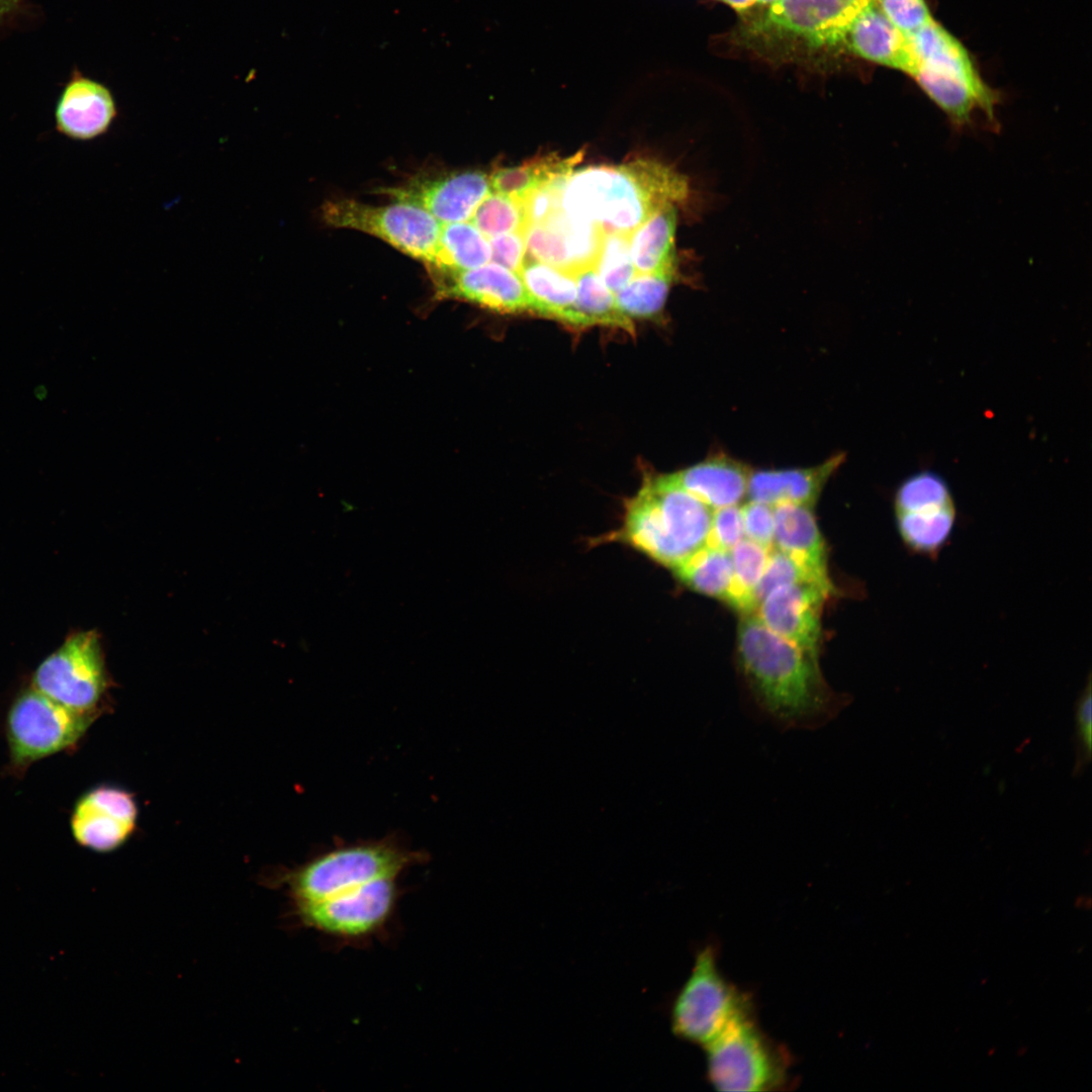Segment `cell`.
Returning a JSON list of instances; mask_svg holds the SVG:
<instances>
[{
    "label": "cell",
    "instance_id": "22",
    "mask_svg": "<svg viewBox=\"0 0 1092 1092\" xmlns=\"http://www.w3.org/2000/svg\"><path fill=\"white\" fill-rule=\"evenodd\" d=\"M774 547L814 573L829 577L823 537L813 508L797 504L774 506Z\"/></svg>",
    "mask_w": 1092,
    "mask_h": 1092
},
{
    "label": "cell",
    "instance_id": "18",
    "mask_svg": "<svg viewBox=\"0 0 1092 1092\" xmlns=\"http://www.w3.org/2000/svg\"><path fill=\"white\" fill-rule=\"evenodd\" d=\"M117 114L110 89L75 68L56 104V130L70 140L91 141L105 134Z\"/></svg>",
    "mask_w": 1092,
    "mask_h": 1092
},
{
    "label": "cell",
    "instance_id": "25",
    "mask_svg": "<svg viewBox=\"0 0 1092 1092\" xmlns=\"http://www.w3.org/2000/svg\"><path fill=\"white\" fill-rule=\"evenodd\" d=\"M582 156L580 152L567 158L549 154L519 166L500 168L489 177L490 189L522 200L534 190L569 175Z\"/></svg>",
    "mask_w": 1092,
    "mask_h": 1092
},
{
    "label": "cell",
    "instance_id": "24",
    "mask_svg": "<svg viewBox=\"0 0 1092 1092\" xmlns=\"http://www.w3.org/2000/svg\"><path fill=\"white\" fill-rule=\"evenodd\" d=\"M519 274L531 300V312L573 326V274L528 257Z\"/></svg>",
    "mask_w": 1092,
    "mask_h": 1092
},
{
    "label": "cell",
    "instance_id": "19",
    "mask_svg": "<svg viewBox=\"0 0 1092 1092\" xmlns=\"http://www.w3.org/2000/svg\"><path fill=\"white\" fill-rule=\"evenodd\" d=\"M844 43L868 61L911 77L916 71L917 60L908 37L883 14L876 2L856 17Z\"/></svg>",
    "mask_w": 1092,
    "mask_h": 1092
},
{
    "label": "cell",
    "instance_id": "1",
    "mask_svg": "<svg viewBox=\"0 0 1092 1092\" xmlns=\"http://www.w3.org/2000/svg\"><path fill=\"white\" fill-rule=\"evenodd\" d=\"M739 663L758 705L786 728H814L831 720L840 700L825 684L817 656L745 614L737 630Z\"/></svg>",
    "mask_w": 1092,
    "mask_h": 1092
},
{
    "label": "cell",
    "instance_id": "43",
    "mask_svg": "<svg viewBox=\"0 0 1092 1092\" xmlns=\"http://www.w3.org/2000/svg\"><path fill=\"white\" fill-rule=\"evenodd\" d=\"M776 1L777 0H755L756 3L758 2V3H762V4H769V5L771 3H774V2H776Z\"/></svg>",
    "mask_w": 1092,
    "mask_h": 1092
},
{
    "label": "cell",
    "instance_id": "27",
    "mask_svg": "<svg viewBox=\"0 0 1092 1092\" xmlns=\"http://www.w3.org/2000/svg\"><path fill=\"white\" fill-rule=\"evenodd\" d=\"M491 259L489 240L472 222L442 223L435 261L429 269L468 270Z\"/></svg>",
    "mask_w": 1092,
    "mask_h": 1092
},
{
    "label": "cell",
    "instance_id": "10",
    "mask_svg": "<svg viewBox=\"0 0 1092 1092\" xmlns=\"http://www.w3.org/2000/svg\"><path fill=\"white\" fill-rule=\"evenodd\" d=\"M400 891L396 878H387L326 899L293 905L303 926L345 942L378 936L391 920Z\"/></svg>",
    "mask_w": 1092,
    "mask_h": 1092
},
{
    "label": "cell",
    "instance_id": "30",
    "mask_svg": "<svg viewBox=\"0 0 1092 1092\" xmlns=\"http://www.w3.org/2000/svg\"><path fill=\"white\" fill-rule=\"evenodd\" d=\"M676 273H638L615 293L620 311L628 318H649L663 308Z\"/></svg>",
    "mask_w": 1092,
    "mask_h": 1092
},
{
    "label": "cell",
    "instance_id": "4",
    "mask_svg": "<svg viewBox=\"0 0 1092 1092\" xmlns=\"http://www.w3.org/2000/svg\"><path fill=\"white\" fill-rule=\"evenodd\" d=\"M907 37L917 60L912 78L954 126L971 124L977 112L995 119L996 93L951 33L933 19Z\"/></svg>",
    "mask_w": 1092,
    "mask_h": 1092
},
{
    "label": "cell",
    "instance_id": "40",
    "mask_svg": "<svg viewBox=\"0 0 1092 1092\" xmlns=\"http://www.w3.org/2000/svg\"><path fill=\"white\" fill-rule=\"evenodd\" d=\"M491 261L511 271L520 273L526 260V243L523 231L511 232L489 238Z\"/></svg>",
    "mask_w": 1092,
    "mask_h": 1092
},
{
    "label": "cell",
    "instance_id": "11",
    "mask_svg": "<svg viewBox=\"0 0 1092 1092\" xmlns=\"http://www.w3.org/2000/svg\"><path fill=\"white\" fill-rule=\"evenodd\" d=\"M749 1010L744 996L721 975L711 946L696 957L692 973L671 1009L675 1035L706 1045L738 1015Z\"/></svg>",
    "mask_w": 1092,
    "mask_h": 1092
},
{
    "label": "cell",
    "instance_id": "38",
    "mask_svg": "<svg viewBox=\"0 0 1092 1092\" xmlns=\"http://www.w3.org/2000/svg\"><path fill=\"white\" fill-rule=\"evenodd\" d=\"M745 538L770 550L774 547L775 517L769 505L749 500L741 506Z\"/></svg>",
    "mask_w": 1092,
    "mask_h": 1092
},
{
    "label": "cell",
    "instance_id": "9",
    "mask_svg": "<svg viewBox=\"0 0 1092 1092\" xmlns=\"http://www.w3.org/2000/svg\"><path fill=\"white\" fill-rule=\"evenodd\" d=\"M322 217L335 228L360 231L377 237L403 254L434 263L442 223L425 209L407 202L370 205L352 199L326 202Z\"/></svg>",
    "mask_w": 1092,
    "mask_h": 1092
},
{
    "label": "cell",
    "instance_id": "7",
    "mask_svg": "<svg viewBox=\"0 0 1092 1092\" xmlns=\"http://www.w3.org/2000/svg\"><path fill=\"white\" fill-rule=\"evenodd\" d=\"M705 1046L709 1079L720 1091H766L785 1083L787 1060L761 1033L749 1010Z\"/></svg>",
    "mask_w": 1092,
    "mask_h": 1092
},
{
    "label": "cell",
    "instance_id": "34",
    "mask_svg": "<svg viewBox=\"0 0 1092 1092\" xmlns=\"http://www.w3.org/2000/svg\"><path fill=\"white\" fill-rule=\"evenodd\" d=\"M528 258L573 274L562 235L546 221L527 223L523 230Z\"/></svg>",
    "mask_w": 1092,
    "mask_h": 1092
},
{
    "label": "cell",
    "instance_id": "17",
    "mask_svg": "<svg viewBox=\"0 0 1092 1092\" xmlns=\"http://www.w3.org/2000/svg\"><path fill=\"white\" fill-rule=\"evenodd\" d=\"M832 592L812 582L780 585L758 603L754 614L769 630L817 656L821 610Z\"/></svg>",
    "mask_w": 1092,
    "mask_h": 1092
},
{
    "label": "cell",
    "instance_id": "31",
    "mask_svg": "<svg viewBox=\"0 0 1092 1092\" xmlns=\"http://www.w3.org/2000/svg\"><path fill=\"white\" fill-rule=\"evenodd\" d=\"M470 220L488 239L523 231L527 224L523 202L494 191L482 200Z\"/></svg>",
    "mask_w": 1092,
    "mask_h": 1092
},
{
    "label": "cell",
    "instance_id": "32",
    "mask_svg": "<svg viewBox=\"0 0 1092 1092\" xmlns=\"http://www.w3.org/2000/svg\"><path fill=\"white\" fill-rule=\"evenodd\" d=\"M594 268L612 292L625 287L637 274L630 255L629 235L605 232Z\"/></svg>",
    "mask_w": 1092,
    "mask_h": 1092
},
{
    "label": "cell",
    "instance_id": "2",
    "mask_svg": "<svg viewBox=\"0 0 1092 1092\" xmlns=\"http://www.w3.org/2000/svg\"><path fill=\"white\" fill-rule=\"evenodd\" d=\"M687 177L649 159L618 166H588L566 178L561 209L578 220L599 224L605 232L630 235L655 211L690 198Z\"/></svg>",
    "mask_w": 1092,
    "mask_h": 1092
},
{
    "label": "cell",
    "instance_id": "33",
    "mask_svg": "<svg viewBox=\"0 0 1092 1092\" xmlns=\"http://www.w3.org/2000/svg\"><path fill=\"white\" fill-rule=\"evenodd\" d=\"M812 582L833 590L829 577L820 576L807 569L786 553L772 547L769 551L765 569L755 587L756 604L774 588L790 583Z\"/></svg>",
    "mask_w": 1092,
    "mask_h": 1092
},
{
    "label": "cell",
    "instance_id": "21",
    "mask_svg": "<svg viewBox=\"0 0 1092 1092\" xmlns=\"http://www.w3.org/2000/svg\"><path fill=\"white\" fill-rule=\"evenodd\" d=\"M843 461L838 454L810 468L750 472L747 486L749 500L771 507L797 504L814 507L832 473Z\"/></svg>",
    "mask_w": 1092,
    "mask_h": 1092
},
{
    "label": "cell",
    "instance_id": "29",
    "mask_svg": "<svg viewBox=\"0 0 1092 1092\" xmlns=\"http://www.w3.org/2000/svg\"><path fill=\"white\" fill-rule=\"evenodd\" d=\"M768 549L743 538L729 552L733 566V584L727 604L745 614L757 607L755 587L765 569Z\"/></svg>",
    "mask_w": 1092,
    "mask_h": 1092
},
{
    "label": "cell",
    "instance_id": "8",
    "mask_svg": "<svg viewBox=\"0 0 1092 1092\" xmlns=\"http://www.w3.org/2000/svg\"><path fill=\"white\" fill-rule=\"evenodd\" d=\"M31 686L71 709L99 714L110 679L98 633L69 635L35 668Z\"/></svg>",
    "mask_w": 1092,
    "mask_h": 1092
},
{
    "label": "cell",
    "instance_id": "23",
    "mask_svg": "<svg viewBox=\"0 0 1092 1092\" xmlns=\"http://www.w3.org/2000/svg\"><path fill=\"white\" fill-rule=\"evenodd\" d=\"M677 205L667 204L629 235V249L636 273L677 274L675 249Z\"/></svg>",
    "mask_w": 1092,
    "mask_h": 1092
},
{
    "label": "cell",
    "instance_id": "12",
    "mask_svg": "<svg viewBox=\"0 0 1092 1092\" xmlns=\"http://www.w3.org/2000/svg\"><path fill=\"white\" fill-rule=\"evenodd\" d=\"M957 516L949 486L933 471L908 476L895 492L896 528L906 550L913 554L936 559L952 534Z\"/></svg>",
    "mask_w": 1092,
    "mask_h": 1092
},
{
    "label": "cell",
    "instance_id": "14",
    "mask_svg": "<svg viewBox=\"0 0 1092 1092\" xmlns=\"http://www.w3.org/2000/svg\"><path fill=\"white\" fill-rule=\"evenodd\" d=\"M138 815V804L128 791L113 785H98L76 800L69 825L76 843L106 853L128 840Z\"/></svg>",
    "mask_w": 1092,
    "mask_h": 1092
},
{
    "label": "cell",
    "instance_id": "5",
    "mask_svg": "<svg viewBox=\"0 0 1092 1092\" xmlns=\"http://www.w3.org/2000/svg\"><path fill=\"white\" fill-rule=\"evenodd\" d=\"M425 856L393 841H372L328 850L286 874L292 905L326 899L364 884L398 878Z\"/></svg>",
    "mask_w": 1092,
    "mask_h": 1092
},
{
    "label": "cell",
    "instance_id": "13",
    "mask_svg": "<svg viewBox=\"0 0 1092 1092\" xmlns=\"http://www.w3.org/2000/svg\"><path fill=\"white\" fill-rule=\"evenodd\" d=\"M876 0H777L754 24L758 33L790 36L808 46L844 42L856 17Z\"/></svg>",
    "mask_w": 1092,
    "mask_h": 1092
},
{
    "label": "cell",
    "instance_id": "15",
    "mask_svg": "<svg viewBox=\"0 0 1092 1092\" xmlns=\"http://www.w3.org/2000/svg\"><path fill=\"white\" fill-rule=\"evenodd\" d=\"M491 191L489 177L476 170L419 175L386 189L396 201L415 204L441 223L468 221Z\"/></svg>",
    "mask_w": 1092,
    "mask_h": 1092
},
{
    "label": "cell",
    "instance_id": "36",
    "mask_svg": "<svg viewBox=\"0 0 1092 1092\" xmlns=\"http://www.w3.org/2000/svg\"><path fill=\"white\" fill-rule=\"evenodd\" d=\"M744 536L741 508L723 507L713 511L707 545L730 551Z\"/></svg>",
    "mask_w": 1092,
    "mask_h": 1092
},
{
    "label": "cell",
    "instance_id": "3",
    "mask_svg": "<svg viewBox=\"0 0 1092 1092\" xmlns=\"http://www.w3.org/2000/svg\"><path fill=\"white\" fill-rule=\"evenodd\" d=\"M713 511L663 475L647 477L626 504L619 528L604 541L627 544L673 569L707 544Z\"/></svg>",
    "mask_w": 1092,
    "mask_h": 1092
},
{
    "label": "cell",
    "instance_id": "37",
    "mask_svg": "<svg viewBox=\"0 0 1092 1092\" xmlns=\"http://www.w3.org/2000/svg\"><path fill=\"white\" fill-rule=\"evenodd\" d=\"M1092 749V694L1090 674L1085 689L1076 703V764L1075 775L1083 771L1091 759Z\"/></svg>",
    "mask_w": 1092,
    "mask_h": 1092
},
{
    "label": "cell",
    "instance_id": "16",
    "mask_svg": "<svg viewBox=\"0 0 1092 1092\" xmlns=\"http://www.w3.org/2000/svg\"><path fill=\"white\" fill-rule=\"evenodd\" d=\"M429 271L438 298L463 300L502 313L531 311L520 274L493 262L468 270Z\"/></svg>",
    "mask_w": 1092,
    "mask_h": 1092
},
{
    "label": "cell",
    "instance_id": "26",
    "mask_svg": "<svg viewBox=\"0 0 1092 1092\" xmlns=\"http://www.w3.org/2000/svg\"><path fill=\"white\" fill-rule=\"evenodd\" d=\"M671 570L690 588L728 602L733 584L729 551L706 544Z\"/></svg>",
    "mask_w": 1092,
    "mask_h": 1092
},
{
    "label": "cell",
    "instance_id": "41",
    "mask_svg": "<svg viewBox=\"0 0 1092 1092\" xmlns=\"http://www.w3.org/2000/svg\"><path fill=\"white\" fill-rule=\"evenodd\" d=\"M726 5L730 6L737 12H743L750 9L756 2L755 0H718Z\"/></svg>",
    "mask_w": 1092,
    "mask_h": 1092
},
{
    "label": "cell",
    "instance_id": "39",
    "mask_svg": "<svg viewBox=\"0 0 1092 1092\" xmlns=\"http://www.w3.org/2000/svg\"><path fill=\"white\" fill-rule=\"evenodd\" d=\"M567 176L534 190L521 200L527 223L542 222L560 207L561 193Z\"/></svg>",
    "mask_w": 1092,
    "mask_h": 1092
},
{
    "label": "cell",
    "instance_id": "28",
    "mask_svg": "<svg viewBox=\"0 0 1092 1092\" xmlns=\"http://www.w3.org/2000/svg\"><path fill=\"white\" fill-rule=\"evenodd\" d=\"M574 277L573 326L606 325L633 331L632 320L620 311L615 293L605 285L594 267L577 271Z\"/></svg>",
    "mask_w": 1092,
    "mask_h": 1092
},
{
    "label": "cell",
    "instance_id": "42",
    "mask_svg": "<svg viewBox=\"0 0 1092 1092\" xmlns=\"http://www.w3.org/2000/svg\"><path fill=\"white\" fill-rule=\"evenodd\" d=\"M20 0H0V18L12 13L19 6Z\"/></svg>",
    "mask_w": 1092,
    "mask_h": 1092
},
{
    "label": "cell",
    "instance_id": "35",
    "mask_svg": "<svg viewBox=\"0 0 1092 1092\" xmlns=\"http://www.w3.org/2000/svg\"><path fill=\"white\" fill-rule=\"evenodd\" d=\"M876 3L883 14L906 36L933 20L925 0H876Z\"/></svg>",
    "mask_w": 1092,
    "mask_h": 1092
},
{
    "label": "cell",
    "instance_id": "20",
    "mask_svg": "<svg viewBox=\"0 0 1092 1092\" xmlns=\"http://www.w3.org/2000/svg\"><path fill=\"white\" fill-rule=\"evenodd\" d=\"M750 472L744 464L718 455L663 476L715 510L736 506L744 498Z\"/></svg>",
    "mask_w": 1092,
    "mask_h": 1092
},
{
    "label": "cell",
    "instance_id": "6",
    "mask_svg": "<svg viewBox=\"0 0 1092 1092\" xmlns=\"http://www.w3.org/2000/svg\"><path fill=\"white\" fill-rule=\"evenodd\" d=\"M98 715L71 709L32 686L22 690L5 719L9 768L22 775L36 761L73 749Z\"/></svg>",
    "mask_w": 1092,
    "mask_h": 1092
}]
</instances>
